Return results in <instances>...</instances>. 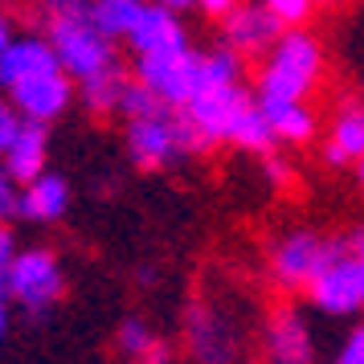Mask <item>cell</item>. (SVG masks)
<instances>
[{"label":"cell","mask_w":364,"mask_h":364,"mask_svg":"<svg viewBox=\"0 0 364 364\" xmlns=\"http://www.w3.org/2000/svg\"><path fill=\"white\" fill-rule=\"evenodd\" d=\"M319 78H323V46H319L315 33L295 25L262 58L258 78H254V99L258 102H307L315 95V86H319Z\"/></svg>","instance_id":"1"},{"label":"cell","mask_w":364,"mask_h":364,"mask_svg":"<svg viewBox=\"0 0 364 364\" xmlns=\"http://www.w3.org/2000/svg\"><path fill=\"white\" fill-rule=\"evenodd\" d=\"M123 144L135 168L156 172V168H176L184 160H193L197 151H205L200 135L193 132V123L181 107H160L144 119H127L123 127Z\"/></svg>","instance_id":"2"},{"label":"cell","mask_w":364,"mask_h":364,"mask_svg":"<svg viewBox=\"0 0 364 364\" xmlns=\"http://www.w3.org/2000/svg\"><path fill=\"white\" fill-rule=\"evenodd\" d=\"M0 287H4V303H17L29 319H46V311L66 291V274L53 250L29 246L17 250L9 262H0Z\"/></svg>","instance_id":"3"},{"label":"cell","mask_w":364,"mask_h":364,"mask_svg":"<svg viewBox=\"0 0 364 364\" xmlns=\"http://www.w3.org/2000/svg\"><path fill=\"white\" fill-rule=\"evenodd\" d=\"M344 250V237H323L315 230H287L279 233L270 246H266V270H270V282L287 291V295H299L315 282V274Z\"/></svg>","instance_id":"4"},{"label":"cell","mask_w":364,"mask_h":364,"mask_svg":"<svg viewBox=\"0 0 364 364\" xmlns=\"http://www.w3.org/2000/svg\"><path fill=\"white\" fill-rule=\"evenodd\" d=\"M184 348L193 364H242L246 331L237 323V315L225 311L221 303L197 299L184 311Z\"/></svg>","instance_id":"5"},{"label":"cell","mask_w":364,"mask_h":364,"mask_svg":"<svg viewBox=\"0 0 364 364\" xmlns=\"http://www.w3.org/2000/svg\"><path fill=\"white\" fill-rule=\"evenodd\" d=\"M41 33L53 41V50L62 58V66L74 82H86L95 74H107V70L119 66V53L111 37L102 33L95 17H66V21H50L41 25Z\"/></svg>","instance_id":"6"},{"label":"cell","mask_w":364,"mask_h":364,"mask_svg":"<svg viewBox=\"0 0 364 364\" xmlns=\"http://www.w3.org/2000/svg\"><path fill=\"white\" fill-rule=\"evenodd\" d=\"M132 74L151 95H160L168 107H188L205 90V53L188 46V50H176V53L135 58Z\"/></svg>","instance_id":"7"},{"label":"cell","mask_w":364,"mask_h":364,"mask_svg":"<svg viewBox=\"0 0 364 364\" xmlns=\"http://www.w3.org/2000/svg\"><path fill=\"white\" fill-rule=\"evenodd\" d=\"M307 303H311L319 315H331V319H348V315L364 311V282H360V258L352 254L344 237V250L331 258L315 282L307 287Z\"/></svg>","instance_id":"8"},{"label":"cell","mask_w":364,"mask_h":364,"mask_svg":"<svg viewBox=\"0 0 364 364\" xmlns=\"http://www.w3.org/2000/svg\"><path fill=\"white\" fill-rule=\"evenodd\" d=\"M262 356H266V364H315L319 360L315 331L299 303L270 307V315L262 323Z\"/></svg>","instance_id":"9"},{"label":"cell","mask_w":364,"mask_h":364,"mask_svg":"<svg viewBox=\"0 0 364 364\" xmlns=\"http://www.w3.org/2000/svg\"><path fill=\"white\" fill-rule=\"evenodd\" d=\"M4 95L25 119L58 123L74 102V78L66 74V66L41 70V74H29V78H17L13 86H4Z\"/></svg>","instance_id":"10"},{"label":"cell","mask_w":364,"mask_h":364,"mask_svg":"<svg viewBox=\"0 0 364 364\" xmlns=\"http://www.w3.org/2000/svg\"><path fill=\"white\" fill-rule=\"evenodd\" d=\"M287 29L291 25H282L262 0H242L230 17L221 21V41L230 50H237L242 58H266Z\"/></svg>","instance_id":"11"},{"label":"cell","mask_w":364,"mask_h":364,"mask_svg":"<svg viewBox=\"0 0 364 364\" xmlns=\"http://www.w3.org/2000/svg\"><path fill=\"white\" fill-rule=\"evenodd\" d=\"M250 99H254V95H250L242 82L209 86V90H200L197 99L188 102V107H181V111L188 115L193 132L200 135V144H205V148H213V144H225V139H230L233 119H237V111H242Z\"/></svg>","instance_id":"12"},{"label":"cell","mask_w":364,"mask_h":364,"mask_svg":"<svg viewBox=\"0 0 364 364\" xmlns=\"http://www.w3.org/2000/svg\"><path fill=\"white\" fill-rule=\"evenodd\" d=\"M58 66H62V58L46 33H13L9 25L0 29V86H13L17 78Z\"/></svg>","instance_id":"13"},{"label":"cell","mask_w":364,"mask_h":364,"mask_svg":"<svg viewBox=\"0 0 364 364\" xmlns=\"http://www.w3.org/2000/svg\"><path fill=\"white\" fill-rule=\"evenodd\" d=\"M4 156V176L17 184H29L46 172L50 160V123H37V119H21V132L0 148Z\"/></svg>","instance_id":"14"},{"label":"cell","mask_w":364,"mask_h":364,"mask_svg":"<svg viewBox=\"0 0 364 364\" xmlns=\"http://www.w3.org/2000/svg\"><path fill=\"white\" fill-rule=\"evenodd\" d=\"M123 46L132 50V62L135 58H156V53H176V50H188V29L181 25V13H172V9L151 0L148 17L139 21V29Z\"/></svg>","instance_id":"15"},{"label":"cell","mask_w":364,"mask_h":364,"mask_svg":"<svg viewBox=\"0 0 364 364\" xmlns=\"http://www.w3.org/2000/svg\"><path fill=\"white\" fill-rule=\"evenodd\" d=\"M364 160V102H344L328 127L323 144V164L328 168H348Z\"/></svg>","instance_id":"16"},{"label":"cell","mask_w":364,"mask_h":364,"mask_svg":"<svg viewBox=\"0 0 364 364\" xmlns=\"http://www.w3.org/2000/svg\"><path fill=\"white\" fill-rule=\"evenodd\" d=\"M70 209V184L58 172H41L37 181L21 184V209L17 221H33V225H53L62 221Z\"/></svg>","instance_id":"17"},{"label":"cell","mask_w":364,"mask_h":364,"mask_svg":"<svg viewBox=\"0 0 364 364\" xmlns=\"http://www.w3.org/2000/svg\"><path fill=\"white\" fill-rule=\"evenodd\" d=\"M225 144H233V148H242V151H254V156H270V151H274L279 135H274L270 115L262 111V102H258V99H250L246 107L237 111V119H233L230 139H225Z\"/></svg>","instance_id":"18"},{"label":"cell","mask_w":364,"mask_h":364,"mask_svg":"<svg viewBox=\"0 0 364 364\" xmlns=\"http://www.w3.org/2000/svg\"><path fill=\"white\" fill-rule=\"evenodd\" d=\"M151 0H95L90 4V17L111 41H127L139 29V21L148 17Z\"/></svg>","instance_id":"19"},{"label":"cell","mask_w":364,"mask_h":364,"mask_svg":"<svg viewBox=\"0 0 364 364\" xmlns=\"http://www.w3.org/2000/svg\"><path fill=\"white\" fill-rule=\"evenodd\" d=\"M262 111L270 115V127L279 135V144H307L315 139V119L311 102H262Z\"/></svg>","instance_id":"20"},{"label":"cell","mask_w":364,"mask_h":364,"mask_svg":"<svg viewBox=\"0 0 364 364\" xmlns=\"http://www.w3.org/2000/svg\"><path fill=\"white\" fill-rule=\"evenodd\" d=\"M127 82H132V74L123 66H115L107 74H95V78L78 82V99H82V107L90 115H111V111L119 115V99H123Z\"/></svg>","instance_id":"21"},{"label":"cell","mask_w":364,"mask_h":364,"mask_svg":"<svg viewBox=\"0 0 364 364\" xmlns=\"http://www.w3.org/2000/svg\"><path fill=\"white\" fill-rule=\"evenodd\" d=\"M156 336H151V328L139 319V315H127L123 323L115 328V348H119V356L123 360H132V364H139L144 356H151L156 352Z\"/></svg>","instance_id":"22"},{"label":"cell","mask_w":364,"mask_h":364,"mask_svg":"<svg viewBox=\"0 0 364 364\" xmlns=\"http://www.w3.org/2000/svg\"><path fill=\"white\" fill-rule=\"evenodd\" d=\"M37 4V29L50 21H66V17H90L95 0H33Z\"/></svg>","instance_id":"23"},{"label":"cell","mask_w":364,"mask_h":364,"mask_svg":"<svg viewBox=\"0 0 364 364\" xmlns=\"http://www.w3.org/2000/svg\"><path fill=\"white\" fill-rule=\"evenodd\" d=\"M262 4L282 21V25H291V29H295V25H307V17L315 13L311 0H262Z\"/></svg>","instance_id":"24"},{"label":"cell","mask_w":364,"mask_h":364,"mask_svg":"<svg viewBox=\"0 0 364 364\" xmlns=\"http://www.w3.org/2000/svg\"><path fill=\"white\" fill-rule=\"evenodd\" d=\"M331 364H364V323L344 336V344H340V352H336Z\"/></svg>","instance_id":"25"},{"label":"cell","mask_w":364,"mask_h":364,"mask_svg":"<svg viewBox=\"0 0 364 364\" xmlns=\"http://www.w3.org/2000/svg\"><path fill=\"white\" fill-rule=\"evenodd\" d=\"M237 4H242V0H197L200 13H205V17H217V21H225Z\"/></svg>","instance_id":"26"},{"label":"cell","mask_w":364,"mask_h":364,"mask_svg":"<svg viewBox=\"0 0 364 364\" xmlns=\"http://www.w3.org/2000/svg\"><path fill=\"white\" fill-rule=\"evenodd\" d=\"M13 254H17V242H13V233L4 230V233H0V262H9Z\"/></svg>","instance_id":"27"},{"label":"cell","mask_w":364,"mask_h":364,"mask_svg":"<svg viewBox=\"0 0 364 364\" xmlns=\"http://www.w3.org/2000/svg\"><path fill=\"white\" fill-rule=\"evenodd\" d=\"M156 4H164L172 13H184V9H197V0H156Z\"/></svg>","instance_id":"28"},{"label":"cell","mask_w":364,"mask_h":364,"mask_svg":"<svg viewBox=\"0 0 364 364\" xmlns=\"http://www.w3.org/2000/svg\"><path fill=\"white\" fill-rule=\"evenodd\" d=\"M315 9H336V4H344V0H311Z\"/></svg>","instance_id":"29"},{"label":"cell","mask_w":364,"mask_h":364,"mask_svg":"<svg viewBox=\"0 0 364 364\" xmlns=\"http://www.w3.org/2000/svg\"><path fill=\"white\" fill-rule=\"evenodd\" d=\"M356 176H360V184H364V160H360V164H356Z\"/></svg>","instance_id":"30"}]
</instances>
